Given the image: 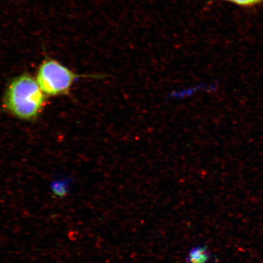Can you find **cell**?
I'll list each match as a JSON object with an SVG mask.
<instances>
[{"label": "cell", "mask_w": 263, "mask_h": 263, "mask_svg": "<svg viewBox=\"0 0 263 263\" xmlns=\"http://www.w3.org/2000/svg\"><path fill=\"white\" fill-rule=\"evenodd\" d=\"M3 107L20 120L32 121L41 115L47 103V96L36 79L28 73L12 79L3 97Z\"/></svg>", "instance_id": "1"}, {"label": "cell", "mask_w": 263, "mask_h": 263, "mask_svg": "<svg viewBox=\"0 0 263 263\" xmlns=\"http://www.w3.org/2000/svg\"><path fill=\"white\" fill-rule=\"evenodd\" d=\"M88 76L78 74L61 62L45 58L37 68L36 80L46 96L55 97L70 93L78 79Z\"/></svg>", "instance_id": "2"}, {"label": "cell", "mask_w": 263, "mask_h": 263, "mask_svg": "<svg viewBox=\"0 0 263 263\" xmlns=\"http://www.w3.org/2000/svg\"><path fill=\"white\" fill-rule=\"evenodd\" d=\"M210 259V254L205 246H196L190 250L186 257L188 263H206Z\"/></svg>", "instance_id": "3"}, {"label": "cell", "mask_w": 263, "mask_h": 263, "mask_svg": "<svg viewBox=\"0 0 263 263\" xmlns=\"http://www.w3.org/2000/svg\"><path fill=\"white\" fill-rule=\"evenodd\" d=\"M52 190L54 195L58 197H64L67 192V186L63 182L54 183Z\"/></svg>", "instance_id": "4"}, {"label": "cell", "mask_w": 263, "mask_h": 263, "mask_svg": "<svg viewBox=\"0 0 263 263\" xmlns=\"http://www.w3.org/2000/svg\"><path fill=\"white\" fill-rule=\"evenodd\" d=\"M226 1L235 3L239 6H249L258 4L263 0H226Z\"/></svg>", "instance_id": "5"}]
</instances>
